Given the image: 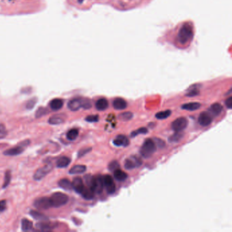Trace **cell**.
<instances>
[{"mask_svg":"<svg viewBox=\"0 0 232 232\" xmlns=\"http://www.w3.org/2000/svg\"><path fill=\"white\" fill-rule=\"evenodd\" d=\"M193 37V27L189 23H185L178 33V41L182 45L188 44Z\"/></svg>","mask_w":232,"mask_h":232,"instance_id":"1","label":"cell"},{"mask_svg":"<svg viewBox=\"0 0 232 232\" xmlns=\"http://www.w3.org/2000/svg\"><path fill=\"white\" fill-rule=\"evenodd\" d=\"M156 151V144L155 141L152 139H146L143 143L142 146H141L140 150V155L143 157L150 158L153 156Z\"/></svg>","mask_w":232,"mask_h":232,"instance_id":"2","label":"cell"},{"mask_svg":"<svg viewBox=\"0 0 232 232\" xmlns=\"http://www.w3.org/2000/svg\"><path fill=\"white\" fill-rule=\"evenodd\" d=\"M50 199L52 207L59 208L65 205L68 202L69 197L66 194L61 192H56L50 196Z\"/></svg>","mask_w":232,"mask_h":232,"instance_id":"3","label":"cell"},{"mask_svg":"<svg viewBox=\"0 0 232 232\" xmlns=\"http://www.w3.org/2000/svg\"><path fill=\"white\" fill-rule=\"evenodd\" d=\"M30 144V140H25L23 142H20L16 146L6 150L4 152V154L6 156H16L23 153L25 149Z\"/></svg>","mask_w":232,"mask_h":232,"instance_id":"4","label":"cell"},{"mask_svg":"<svg viewBox=\"0 0 232 232\" xmlns=\"http://www.w3.org/2000/svg\"><path fill=\"white\" fill-rule=\"evenodd\" d=\"M94 193L97 194H100L103 191L104 189V181H103V176L100 175H97L93 178L92 185L91 187Z\"/></svg>","mask_w":232,"mask_h":232,"instance_id":"5","label":"cell"},{"mask_svg":"<svg viewBox=\"0 0 232 232\" xmlns=\"http://www.w3.org/2000/svg\"><path fill=\"white\" fill-rule=\"evenodd\" d=\"M188 125V120L185 117H180L172 123V129L174 132H182Z\"/></svg>","mask_w":232,"mask_h":232,"instance_id":"6","label":"cell"},{"mask_svg":"<svg viewBox=\"0 0 232 232\" xmlns=\"http://www.w3.org/2000/svg\"><path fill=\"white\" fill-rule=\"evenodd\" d=\"M33 205L38 210H48L52 207L51 202H50V197H42L37 199L34 202Z\"/></svg>","mask_w":232,"mask_h":232,"instance_id":"7","label":"cell"},{"mask_svg":"<svg viewBox=\"0 0 232 232\" xmlns=\"http://www.w3.org/2000/svg\"><path fill=\"white\" fill-rule=\"evenodd\" d=\"M52 169V166L51 163H48L43 166L42 168H39L33 175V178L35 180H40L44 178Z\"/></svg>","mask_w":232,"mask_h":232,"instance_id":"8","label":"cell"},{"mask_svg":"<svg viewBox=\"0 0 232 232\" xmlns=\"http://www.w3.org/2000/svg\"><path fill=\"white\" fill-rule=\"evenodd\" d=\"M103 181H104V187H105L107 193L109 194H113L116 191V186L114 182L113 178L110 175H105L103 176Z\"/></svg>","mask_w":232,"mask_h":232,"instance_id":"9","label":"cell"},{"mask_svg":"<svg viewBox=\"0 0 232 232\" xmlns=\"http://www.w3.org/2000/svg\"><path fill=\"white\" fill-rule=\"evenodd\" d=\"M141 165H142V160L136 156H132L125 160L124 166L127 170H133L136 168L140 167Z\"/></svg>","mask_w":232,"mask_h":232,"instance_id":"10","label":"cell"},{"mask_svg":"<svg viewBox=\"0 0 232 232\" xmlns=\"http://www.w3.org/2000/svg\"><path fill=\"white\" fill-rule=\"evenodd\" d=\"M198 122H199L200 125L203 127L210 125L212 122V115L208 112H202L198 118Z\"/></svg>","mask_w":232,"mask_h":232,"instance_id":"11","label":"cell"},{"mask_svg":"<svg viewBox=\"0 0 232 232\" xmlns=\"http://www.w3.org/2000/svg\"><path fill=\"white\" fill-rule=\"evenodd\" d=\"M82 104H83V98H76L69 101L67 107L71 111H77L81 108Z\"/></svg>","mask_w":232,"mask_h":232,"instance_id":"12","label":"cell"},{"mask_svg":"<svg viewBox=\"0 0 232 232\" xmlns=\"http://www.w3.org/2000/svg\"><path fill=\"white\" fill-rule=\"evenodd\" d=\"M71 185H72V189H74V191L76 193L80 194L82 193V191H83L84 187H85L83 180L80 177H76V178H74Z\"/></svg>","mask_w":232,"mask_h":232,"instance_id":"13","label":"cell"},{"mask_svg":"<svg viewBox=\"0 0 232 232\" xmlns=\"http://www.w3.org/2000/svg\"><path fill=\"white\" fill-rule=\"evenodd\" d=\"M113 144L116 146H127L129 144V141L124 135H119L113 140Z\"/></svg>","mask_w":232,"mask_h":232,"instance_id":"14","label":"cell"},{"mask_svg":"<svg viewBox=\"0 0 232 232\" xmlns=\"http://www.w3.org/2000/svg\"><path fill=\"white\" fill-rule=\"evenodd\" d=\"M112 105L115 109L118 110H122L126 108L127 106V103L124 99L118 98L113 101Z\"/></svg>","mask_w":232,"mask_h":232,"instance_id":"15","label":"cell"},{"mask_svg":"<svg viewBox=\"0 0 232 232\" xmlns=\"http://www.w3.org/2000/svg\"><path fill=\"white\" fill-rule=\"evenodd\" d=\"M36 227L42 231H50L55 227V225L54 223L47 222L46 221H41L40 223H37Z\"/></svg>","mask_w":232,"mask_h":232,"instance_id":"16","label":"cell"},{"mask_svg":"<svg viewBox=\"0 0 232 232\" xmlns=\"http://www.w3.org/2000/svg\"><path fill=\"white\" fill-rule=\"evenodd\" d=\"M70 158L67 157L66 156H63V157L59 158L57 159L56 162V166L59 168H64L67 167L70 163Z\"/></svg>","mask_w":232,"mask_h":232,"instance_id":"17","label":"cell"},{"mask_svg":"<svg viewBox=\"0 0 232 232\" xmlns=\"http://www.w3.org/2000/svg\"><path fill=\"white\" fill-rule=\"evenodd\" d=\"M65 121V117H63V115H54L52 116L48 120V123L51 125H59L62 124Z\"/></svg>","mask_w":232,"mask_h":232,"instance_id":"18","label":"cell"},{"mask_svg":"<svg viewBox=\"0 0 232 232\" xmlns=\"http://www.w3.org/2000/svg\"><path fill=\"white\" fill-rule=\"evenodd\" d=\"M63 105V100L59 98H56L52 100L50 102V107L52 110L57 111L60 110Z\"/></svg>","mask_w":232,"mask_h":232,"instance_id":"19","label":"cell"},{"mask_svg":"<svg viewBox=\"0 0 232 232\" xmlns=\"http://www.w3.org/2000/svg\"><path fill=\"white\" fill-rule=\"evenodd\" d=\"M108 107V102L105 98H101L96 102L95 108L99 111L105 110Z\"/></svg>","mask_w":232,"mask_h":232,"instance_id":"20","label":"cell"},{"mask_svg":"<svg viewBox=\"0 0 232 232\" xmlns=\"http://www.w3.org/2000/svg\"><path fill=\"white\" fill-rule=\"evenodd\" d=\"M114 177L116 180L120 182L125 180L127 178V174H126L125 172H124L123 171H122L120 169H117V170L114 171Z\"/></svg>","mask_w":232,"mask_h":232,"instance_id":"21","label":"cell"},{"mask_svg":"<svg viewBox=\"0 0 232 232\" xmlns=\"http://www.w3.org/2000/svg\"><path fill=\"white\" fill-rule=\"evenodd\" d=\"M201 107V104L198 102H191V103H187V104H185L182 105L181 108L183 110H186L189 111H194L197 110L199 109Z\"/></svg>","mask_w":232,"mask_h":232,"instance_id":"22","label":"cell"},{"mask_svg":"<svg viewBox=\"0 0 232 232\" xmlns=\"http://www.w3.org/2000/svg\"><path fill=\"white\" fill-rule=\"evenodd\" d=\"M222 111H223L222 105L219 104V103L213 104L210 108V115H212L213 116H216V117L220 115Z\"/></svg>","mask_w":232,"mask_h":232,"instance_id":"23","label":"cell"},{"mask_svg":"<svg viewBox=\"0 0 232 232\" xmlns=\"http://www.w3.org/2000/svg\"><path fill=\"white\" fill-rule=\"evenodd\" d=\"M86 167L85 166L83 165H76L73 166L72 168L70 169L69 173L70 174H83L84 172H86Z\"/></svg>","mask_w":232,"mask_h":232,"instance_id":"24","label":"cell"},{"mask_svg":"<svg viewBox=\"0 0 232 232\" xmlns=\"http://www.w3.org/2000/svg\"><path fill=\"white\" fill-rule=\"evenodd\" d=\"M59 186L62 187V189L67 190V191H71L72 189V185L71 182H70L68 179L63 178L59 181Z\"/></svg>","mask_w":232,"mask_h":232,"instance_id":"25","label":"cell"},{"mask_svg":"<svg viewBox=\"0 0 232 232\" xmlns=\"http://www.w3.org/2000/svg\"><path fill=\"white\" fill-rule=\"evenodd\" d=\"M184 137V134L182 132H176L174 134H173L169 138L168 140L170 143H177L182 140Z\"/></svg>","mask_w":232,"mask_h":232,"instance_id":"26","label":"cell"},{"mask_svg":"<svg viewBox=\"0 0 232 232\" xmlns=\"http://www.w3.org/2000/svg\"><path fill=\"white\" fill-rule=\"evenodd\" d=\"M81 194L82 195V196H83V197L85 199L90 200L92 199L94 197L95 193L91 189L89 188V187H88V188L84 187V189H83V191H82V193Z\"/></svg>","mask_w":232,"mask_h":232,"instance_id":"27","label":"cell"},{"mask_svg":"<svg viewBox=\"0 0 232 232\" xmlns=\"http://www.w3.org/2000/svg\"><path fill=\"white\" fill-rule=\"evenodd\" d=\"M21 228L24 231L31 230L33 228V223L27 219H23L21 221Z\"/></svg>","mask_w":232,"mask_h":232,"instance_id":"28","label":"cell"},{"mask_svg":"<svg viewBox=\"0 0 232 232\" xmlns=\"http://www.w3.org/2000/svg\"><path fill=\"white\" fill-rule=\"evenodd\" d=\"M30 214L32 216L33 218H34L37 221H43L48 220V217L46 216V215H44V214H42V213L38 212V211L31 210L30 212Z\"/></svg>","mask_w":232,"mask_h":232,"instance_id":"29","label":"cell"},{"mask_svg":"<svg viewBox=\"0 0 232 232\" xmlns=\"http://www.w3.org/2000/svg\"><path fill=\"white\" fill-rule=\"evenodd\" d=\"M79 131L77 129H71L69 131H68L66 134L67 139L69 140L73 141L75 140L77 138V137L79 136Z\"/></svg>","mask_w":232,"mask_h":232,"instance_id":"30","label":"cell"},{"mask_svg":"<svg viewBox=\"0 0 232 232\" xmlns=\"http://www.w3.org/2000/svg\"><path fill=\"white\" fill-rule=\"evenodd\" d=\"M172 114V111L170 110H167L165 111H161L157 113L155 115V117L157 118V119L162 120V119H166L168 118Z\"/></svg>","mask_w":232,"mask_h":232,"instance_id":"31","label":"cell"},{"mask_svg":"<svg viewBox=\"0 0 232 232\" xmlns=\"http://www.w3.org/2000/svg\"><path fill=\"white\" fill-rule=\"evenodd\" d=\"M133 114L131 112H125L120 114L119 116V119L121 121H127L129 120H131L133 117Z\"/></svg>","mask_w":232,"mask_h":232,"instance_id":"32","label":"cell"},{"mask_svg":"<svg viewBox=\"0 0 232 232\" xmlns=\"http://www.w3.org/2000/svg\"><path fill=\"white\" fill-rule=\"evenodd\" d=\"M11 172L10 170H7L5 173V176H4V182L3 185V188H6L10 184V180H11Z\"/></svg>","mask_w":232,"mask_h":232,"instance_id":"33","label":"cell"},{"mask_svg":"<svg viewBox=\"0 0 232 232\" xmlns=\"http://www.w3.org/2000/svg\"><path fill=\"white\" fill-rule=\"evenodd\" d=\"M48 110H47V108H46L41 107L37 110L36 112H35V117H36L37 118H40V117H42V116L48 114Z\"/></svg>","mask_w":232,"mask_h":232,"instance_id":"34","label":"cell"},{"mask_svg":"<svg viewBox=\"0 0 232 232\" xmlns=\"http://www.w3.org/2000/svg\"><path fill=\"white\" fill-rule=\"evenodd\" d=\"M147 132H148V129L146 128L141 127L140 129H138V130L133 132L132 133V134H131V136H132V138H134V137H136V136H138V135H139L140 134H146Z\"/></svg>","mask_w":232,"mask_h":232,"instance_id":"35","label":"cell"},{"mask_svg":"<svg viewBox=\"0 0 232 232\" xmlns=\"http://www.w3.org/2000/svg\"><path fill=\"white\" fill-rule=\"evenodd\" d=\"M92 106L91 102L89 99L88 98H83V104H82V108L84 109H90Z\"/></svg>","mask_w":232,"mask_h":232,"instance_id":"36","label":"cell"},{"mask_svg":"<svg viewBox=\"0 0 232 232\" xmlns=\"http://www.w3.org/2000/svg\"><path fill=\"white\" fill-rule=\"evenodd\" d=\"M7 130H6V128L5 125L4 124L1 123L0 124V140L1 139H3L5 138V137L7 136Z\"/></svg>","mask_w":232,"mask_h":232,"instance_id":"37","label":"cell"},{"mask_svg":"<svg viewBox=\"0 0 232 232\" xmlns=\"http://www.w3.org/2000/svg\"><path fill=\"white\" fill-rule=\"evenodd\" d=\"M119 167H120V165H119V163H118V161H113L109 164L108 169L111 171V172H114V171L117 170V169H119Z\"/></svg>","mask_w":232,"mask_h":232,"instance_id":"38","label":"cell"},{"mask_svg":"<svg viewBox=\"0 0 232 232\" xmlns=\"http://www.w3.org/2000/svg\"><path fill=\"white\" fill-rule=\"evenodd\" d=\"M85 120L87 122L89 123H94V122H98L99 120V116L98 115H89L88 117H86Z\"/></svg>","mask_w":232,"mask_h":232,"instance_id":"39","label":"cell"},{"mask_svg":"<svg viewBox=\"0 0 232 232\" xmlns=\"http://www.w3.org/2000/svg\"><path fill=\"white\" fill-rule=\"evenodd\" d=\"M36 102H37V99L36 98L31 99V100H29L28 102H27V105H26L27 108L29 109V110L32 109L33 108V106H34V105H35V104H36Z\"/></svg>","mask_w":232,"mask_h":232,"instance_id":"40","label":"cell"},{"mask_svg":"<svg viewBox=\"0 0 232 232\" xmlns=\"http://www.w3.org/2000/svg\"><path fill=\"white\" fill-rule=\"evenodd\" d=\"M91 151V148H86V149L81 150V151L79 152V153H78V157H83L84 155L89 153Z\"/></svg>","mask_w":232,"mask_h":232,"instance_id":"41","label":"cell"},{"mask_svg":"<svg viewBox=\"0 0 232 232\" xmlns=\"http://www.w3.org/2000/svg\"><path fill=\"white\" fill-rule=\"evenodd\" d=\"M155 142L156 144V146L157 145L159 149H163V148L166 146V144L165 142H164V141L161 140V139H158V138L155 139Z\"/></svg>","mask_w":232,"mask_h":232,"instance_id":"42","label":"cell"},{"mask_svg":"<svg viewBox=\"0 0 232 232\" xmlns=\"http://www.w3.org/2000/svg\"><path fill=\"white\" fill-rule=\"evenodd\" d=\"M199 91L197 89H196V88H194V89L191 90V91L189 92L187 94V97H195L196 95H199Z\"/></svg>","mask_w":232,"mask_h":232,"instance_id":"43","label":"cell"},{"mask_svg":"<svg viewBox=\"0 0 232 232\" xmlns=\"http://www.w3.org/2000/svg\"><path fill=\"white\" fill-rule=\"evenodd\" d=\"M6 208V200H1L0 201V212H3Z\"/></svg>","mask_w":232,"mask_h":232,"instance_id":"44","label":"cell"},{"mask_svg":"<svg viewBox=\"0 0 232 232\" xmlns=\"http://www.w3.org/2000/svg\"><path fill=\"white\" fill-rule=\"evenodd\" d=\"M225 105L227 108L231 109L232 108V97H229L228 99H227L225 101Z\"/></svg>","mask_w":232,"mask_h":232,"instance_id":"45","label":"cell"},{"mask_svg":"<svg viewBox=\"0 0 232 232\" xmlns=\"http://www.w3.org/2000/svg\"><path fill=\"white\" fill-rule=\"evenodd\" d=\"M79 1L80 2V3H82V2L83 1V0H79Z\"/></svg>","mask_w":232,"mask_h":232,"instance_id":"46","label":"cell"}]
</instances>
